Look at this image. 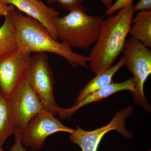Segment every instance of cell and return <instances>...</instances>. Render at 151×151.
Returning <instances> with one entry per match:
<instances>
[{
  "label": "cell",
  "mask_w": 151,
  "mask_h": 151,
  "mask_svg": "<svg viewBox=\"0 0 151 151\" xmlns=\"http://www.w3.org/2000/svg\"><path fill=\"white\" fill-rule=\"evenodd\" d=\"M11 15L20 50L30 53L51 52L64 58L72 67L89 68L88 57L76 53L66 45L55 40L39 22L15 9Z\"/></svg>",
  "instance_id": "6da1fadb"
},
{
  "label": "cell",
  "mask_w": 151,
  "mask_h": 151,
  "mask_svg": "<svg viewBox=\"0 0 151 151\" xmlns=\"http://www.w3.org/2000/svg\"><path fill=\"white\" fill-rule=\"evenodd\" d=\"M134 14L132 4L103 19L99 37L88 56L89 68L95 74L111 67L122 52Z\"/></svg>",
  "instance_id": "7a4b0ae2"
},
{
  "label": "cell",
  "mask_w": 151,
  "mask_h": 151,
  "mask_svg": "<svg viewBox=\"0 0 151 151\" xmlns=\"http://www.w3.org/2000/svg\"><path fill=\"white\" fill-rule=\"evenodd\" d=\"M81 5L57 18L54 27L57 37L69 47L86 49L98 40L104 16L88 14Z\"/></svg>",
  "instance_id": "3957f363"
},
{
  "label": "cell",
  "mask_w": 151,
  "mask_h": 151,
  "mask_svg": "<svg viewBox=\"0 0 151 151\" xmlns=\"http://www.w3.org/2000/svg\"><path fill=\"white\" fill-rule=\"evenodd\" d=\"M122 52L125 65L133 74L134 83V92L131 93L135 105L150 113L151 107L144 93V84L151 74V51L143 44L131 37L126 40Z\"/></svg>",
  "instance_id": "277c9868"
},
{
  "label": "cell",
  "mask_w": 151,
  "mask_h": 151,
  "mask_svg": "<svg viewBox=\"0 0 151 151\" xmlns=\"http://www.w3.org/2000/svg\"><path fill=\"white\" fill-rule=\"evenodd\" d=\"M26 79L45 110L54 115L57 114L60 107L55 99L54 76L46 52H36L32 55Z\"/></svg>",
  "instance_id": "5b68a950"
},
{
  "label": "cell",
  "mask_w": 151,
  "mask_h": 151,
  "mask_svg": "<svg viewBox=\"0 0 151 151\" xmlns=\"http://www.w3.org/2000/svg\"><path fill=\"white\" fill-rule=\"evenodd\" d=\"M8 100L15 130L20 132L24 129L34 117L46 111L26 79L18 86Z\"/></svg>",
  "instance_id": "8992f818"
},
{
  "label": "cell",
  "mask_w": 151,
  "mask_h": 151,
  "mask_svg": "<svg viewBox=\"0 0 151 151\" xmlns=\"http://www.w3.org/2000/svg\"><path fill=\"white\" fill-rule=\"evenodd\" d=\"M74 130L62 124L53 114L44 111L34 117L21 132V139L23 145L33 150H39L50 135L60 132L70 134Z\"/></svg>",
  "instance_id": "52a82bcc"
},
{
  "label": "cell",
  "mask_w": 151,
  "mask_h": 151,
  "mask_svg": "<svg viewBox=\"0 0 151 151\" xmlns=\"http://www.w3.org/2000/svg\"><path fill=\"white\" fill-rule=\"evenodd\" d=\"M32 53L18 49L13 53L0 58V92L8 98L26 79Z\"/></svg>",
  "instance_id": "ba28073f"
},
{
  "label": "cell",
  "mask_w": 151,
  "mask_h": 151,
  "mask_svg": "<svg viewBox=\"0 0 151 151\" xmlns=\"http://www.w3.org/2000/svg\"><path fill=\"white\" fill-rule=\"evenodd\" d=\"M126 117L123 113L116 112L107 125L92 131H86L77 127L70 134V141L81 148L82 151H97L100 142L108 132L115 130L122 136L127 132Z\"/></svg>",
  "instance_id": "9c48e42d"
},
{
  "label": "cell",
  "mask_w": 151,
  "mask_h": 151,
  "mask_svg": "<svg viewBox=\"0 0 151 151\" xmlns=\"http://www.w3.org/2000/svg\"><path fill=\"white\" fill-rule=\"evenodd\" d=\"M8 4L16 7L20 12L37 21L44 26L52 37L58 40L54 22L59 13L53 8L50 7L40 0H4Z\"/></svg>",
  "instance_id": "30bf717a"
},
{
  "label": "cell",
  "mask_w": 151,
  "mask_h": 151,
  "mask_svg": "<svg viewBox=\"0 0 151 151\" xmlns=\"http://www.w3.org/2000/svg\"><path fill=\"white\" fill-rule=\"evenodd\" d=\"M134 83L133 77L120 83L112 82L105 86L86 96L80 102L74 104L71 108H60L58 114L60 119H65L73 116L80 108L91 103L99 102L110 97L117 92L122 91H129L131 93L134 92Z\"/></svg>",
  "instance_id": "8fae6325"
},
{
  "label": "cell",
  "mask_w": 151,
  "mask_h": 151,
  "mask_svg": "<svg viewBox=\"0 0 151 151\" xmlns=\"http://www.w3.org/2000/svg\"><path fill=\"white\" fill-rule=\"evenodd\" d=\"M124 65L125 58L123 56L115 65L96 74V76L88 81L80 90L78 97L75 100V104L80 102L89 94L102 89L112 83L114 76Z\"/></svg>",
  "instance_id": "7c38bea8"
},
{
  "label": "cell",
  "mask_w": 151,
  "mask_h": 151,
  "mask_svg": "<svg viewBox=\"0 0 151 151\" xmlns=\"http://www.w3.org/2000/svg\"><path fill=\"white\" fill-rule=\"evenodd\" d=\"M129 34L132 38L151 47V10L139 12L133 18Z\"/></svg>",
  "instance_id": "4fadbf2b"
},
{
  "label": "cell",
  "mask_w": 151,
  "mask_h": 151,
  "mask_svg": "<svg viewBox=\"0 0 151 151\" xmlns=\"http://www.w3.org/2000/svg\"><path fill=\"white\" fill-rule=\"evenodd\" d=\"M4 18L0 27V58L9 55L18 49L16 30L11 13Z\"/></svg>",
  "instance_id": "5bb4252c"
},
{
  "label": "cell",
  "mask_w": 151,
  "mask_h": 151,
  "mask_svg": "<svg viewBox=\"0 0 151 151\" xmlns=\"http://www.w3.org/2000/svg\"><path fill=\"white\" fill-rule=\"evenodd\" d=\"M15 128L11 118L8 100L0 92V145L14 134Z\"/></svg>",
  "instance_id": "9a60e30c"
},
{
  "label": "cell",
  "mask_w": 151,
  "mask_h": 151,
  "mask_svg": "<svg viewBox=\"0 0 151 151\" xmlns=\"http://www.w3.org/2000/svg\"><path fill=\"white\" fill-rule=\"evenodd\" d=\"M46 1L49 4L59 3L64 9L69 12L82 5L83 3V0H46Z\"/></svg>",
  "instance_id": "2e32d148"
},
{
  "label": "cell",
  "mask_w": 151,
  "mask_h": 151,
  "mask_svg": "<svg viewBox=\"0 0 151 151\" xmlns=\"http://www.w3.org/2000/svg\"><path fill=\"white\" fill-rule=\"evenodd\" d=\"M133 1L134 0H116L111 7L107 10L105 13L107 15H111L116 11L132 4Z\"/></svg>",
  "instance_id": "e0dca14e"
},
{
  "label": "cell",
  "mask_w": 151,
  "mask_h": 151,
  "mask_svg": "<svg viewBox=\"0 0 151 151\" xmlns=\"http://www.w3.org/2000/svg\"><path fill=\"white\" fill-rule=\"evenodd\" d=\"M14 142L9 151H27L26 149L23 146L21 139V132L15 130Z\"/></svg>",
  "instance_id": "ac0fdd59"
},
{
  "label": "cell",
  "mask_w": 151,
  "mask_h": 151,
  "mask_svg": "<svg viewBox=\"0 0 151 151\" xmlns=\"http://www.w3.org/2000/svg\"><path fill=\"white\" fill-rule=\"evenodd\" d=\"M151 10V0H139L134 6H133L134 13L142 11Z\"/></svg>",
  "instance_id": "d6986e66"
},
{
  "label": "cell",
  "mask_w": 151,
  "mask_h": 151,
  "mask_svg": "<svg viewBox=\"0 0 151 151\" xmlns=\"http://www.w3.org/2000/svg\"><path fill=\"white\" fill-rule=\"evenodd\" d=\"M14 9V6L8 4L4 0H0V16L5 17Z\"/></svg>",
  "instance_id": "ffe728a7"
},
{
  "label": "cell",
  "mask_w": 151,
  "mask_h": 151,
  "mask_svg": "<svg viewBox=\"0 0 151 151\" xmlns=\"http://www.w3.org/2000/svg\"><path fill=\"white\" fill-rule=\"evenodd\" d=\"M100 1L107 9L110 8L113 4V0H100Z\"/></svg>",
  "instance_id": "44dd1931"
},
{
  "label": "cell",
  "mask_w": 151,
  "mask_h": 151,
  "mask_svg": "<svg viewBox=\"0 0 151 151\" xmlns=\"http://www.w3.org/2000/svg\"><path fill=\"white\" fill-rule=\"evenodd\" d=\"M2 147V146L1 145H0V151H5L4 150H3Z\"/></svg>",
  "instance_id": "7402d4cb"
},
{
  "label": "cell",
  "mask_w": 151,
  "mask_h": 151,
  "mask_svg": "<svg viewBox=\"0 0 151 151\" xmlns=\"http://www.w3.org/2000/svg\"><path fill=\"white\" fill-rule=\"evenodd\" d=\"M147 151H151V149H150V150H149Z\"/></svg>",
  "instance_id": "603a6c76"
}]
</instances>
